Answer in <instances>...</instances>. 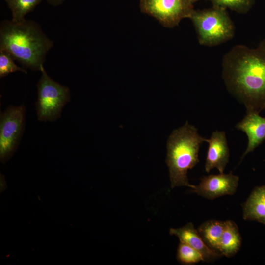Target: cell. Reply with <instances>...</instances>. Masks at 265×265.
Returning <instances> with one entry per match:
<instances>
[{"label": "cell", "instance_id": "obj_3", "mask_svg": "<svg viewBox=\"0 0 265 265\" xmlns=\"http://www.w3.org/2000/svg\"><path fill=\"white\" fill-rule=\"evenodd\" d=\"M207 141L188 121L173 131L167 141L166 159L172 188L180 186L194 188L195 186L188 182L187 173L199 162L200 147Z\"/></svg>", "mask_w": 265, "mask_h": 265}, {"label": "cell", "instance_id": "obj_14", "mask_svg": "<svg viewBox=\"0 0 265 265\" xmlns=\"http://www.w3.org/2000/svg\"><path fill=\"white\" fill-rule=\"evenodd\" d=\"M224 227L225 221L212 219L202 224L197 230L206 244L219 253V243Z\"/></svg>", "mask_w": 265, "mask_h": 265}, {"label": "cell", "instance_id": "obj_8", "mask_svg": "<svg viewBox=\"0 0 265 265\" xmlns=\"http://www.w3.org/2000/svg\"><path fill=\"white\" fill-rule=\"evenodd\" d=\"M239 178L232 173L210 175L201 179L192 192L210 200L234 194L238 186Z\"/></svg>", "mask_w": 265, "mask_h": 265}, {"label": "cell", "instance_id": "obj_18", "mask_svg": "<svg viewBox=\"0 0 265 265\" xmlns=\"http://www.w3.org/2000/svg\"><path fill=\"white\" fill-rule=\"evenodd\" d=\"M14 59L6 51L0 49V78H2L10 73L21 71L26 73L27 71L18 66L14 61Z\"/></svg>", "mask_w": 265, "mask_h": 265}, {"label": "cell", "instance_id": "obj_11", "mask_svg": "<svg viewBox=\"0 0 265 265\" xmlns=\"http://www.w3.org/2000/svg\"><path fill=\"white\" fill-rule=\"evenodd\" d=\"M169 233L177 237L181 242L186 244L198 251L202 255L205 262L213 261L222 255L210 248L206 244L191 222L181 228H170Z\"/></svg>", "mask_w": 265, "mask_h": 265}, {"label": "cell", "instance_id": "obj_21", "mask_svg": "<svg viewBox=\"0 0 265 265\" xmlns=\"http://www.w3.org/2000/svg\"><path fill=\"white\" fill-rule=\"evenodd\" d=\"M191 0L193 3H194V2H196V1H198V0Z\"/></svg>", "mask_w": 265, "mask_h": 265}, {"label": "cell", "instance_id": "obj_15", "mask_svg": "<svg viewBox=\"0 0 265 265\" xmlns=\"http://www.w3.org/2000/svg\"><path fill=\"white\" fill-rule=\"evenodd\" d=\"M43 0H5L10 9L13 21L18 22L25 19L28 13L34 10L35 7Z\"/></svg>", "mask_w": 265, "mask_h": 265}, {"label": "cell", "instance_id": "obj_1", "mask_svg": "<svg viewBox=\"0 0 265 265\" xmlns=\"http://www.w3.org/2000/svg\"><path fill=\"white\" fill-rule=\"evenodd\" d=\"M222 77L246 111L265 109V38L255 48L238 45L223 57Z\"/></svg>", "mask_w": 265, "mask_h": 265}, {"label": "cell", "instance_id": "obj_19", "mask_svg": "<svg viewBox=\"0 0 265 265\" xmlns=\"http://www.w3.org/2000/svg\"><path fill=\"white\" fill-rule=\"evenodd\" d=\"M6 188V183L4 179V177L0 174V193H2Z\"/></svg>", "mask_w": 265, "mask_h": 265}, {"label": "cell", "instance_id": "obj_20", "mask_svg": "<svg viewBox=\"0 0 265 265\" xmlns=\"http://www.w3.org/2000/svg\"><path fill=\"white\" fill-rule=\"evenodd\" d=\"M66 0H46V1L53 6H58L62 4Z\"/></svg>", "mask_w": 265, "mask_h": 265}, {"label": "cell", "instance_id": "obj_12", "mask_svg": "<svg viewBox=\"0 0 265 265\" xmlns=\"http://www.w3.org/2000/svg\"><path fill=\"white\" fill-rule=\"evenodd\" d=\"M243 218L265 225V185L255 187L243 204Z\"/></svg>", "mask_w": 265, "mask_h": 265}, {"label": "cell", "instance_id": "obj_10", "mask_svg": "<svg viewBox=\"0 0 265 265\" xmlns=\"http://www.w3.org/2000/svg\"><path fill=\"white\" fill-rule=\"evenodd\" d=\"M235 127L244 132L248 138L247 146L242 159L265 140V117L259 113L246 111V115Z\"/></svg>", "mask_w": 265, "mask_h": 265}, {"label": "cell", "instance_id": "obj_17", "mask_svg": "<svg viewBox=\"0 0 265 265\" xmlns=\"http://www.w3.org/2000/svg\"><path fill=\"white\" fill-rule=\"evenodd\" d=\"M177 259L181 264L191 265L204 261L202 255L186 244L180 243L177 248Z\"/></svg>", "mask_w": 265, "mask_h": 265}, {"label": "cell", "instance_id": "obj_13", "mask_svg": "<svg viewBox=\"0 0 265 265\" xmlns=\"http://www.w3.org/2000/svg\"><path fill=\"white\" fill-rule=\"evenodd\" d=\"M241 243V238L236 224L232 220L225 221L219 252L227 257H231L239 250Z\"/></svg>", "mask_w": 265, "mask_h": 265}, {"label": "cell", "instance_id": "obj_6", "mask_svg": "<svg viewBox=\"0 0 265 265\" xmlns=\"http://www.w3.org/2000/svg\"><path fill=\"white\" fill-rule=\"evenodd\" d=\"M24 105L9 106L0 115V160L7 162L17 149L25 129Z\"/></svg>", "mask_w": 265, "mask_h": 265}, {"label": "cell", "instance_id": "obj_4", "mask_svg": "<svg viewBox=\"0 0 265 265\" xmlns=\"http://www.w3.org/2000/svg\"><path fill=\"white\" fill-rule=\"evenodd\" d=\"M190 19L201 45L216 46L234 36V26L225 8L212 6L208 9L194 10Z\"/></svg>", "mask_w": 265, "mask_h": 265}, {"label": "cell", "instance_id": "obj_2", "mask_svg": "<svg viewBox=\"0 0 265 265\" xmlns=\"http://www.w3.org/2000/svg\"><path fill=\"white\" fill-rule=\"evenodd\" d=\"M52 42L37 23L24 19L4 20L0 28V49L23 66L40 71Z\"/></svg>", "mask_w": 265, "mask_h": 265}, {"label": "cell", "instance_id": "obj_5", "mask_svg": "<svg viewBox=\"0 0 265 265\" xmlns=\"http://www.w3.org/2000/svg\"><path fill=\"white\" fill-rule=\"evenodd\" d=\"M37 83V100L35 103L37 118L41 121H53L61 116L63 107L70 100V89L54 81L43 66Z\"/></svg>", "mask_w": 265, "mask_h": 265}, {"label": "cell", "instance_id": "obj_9", "mask_svg": "<svg viewBox=\"0 0 265 265\" xmlns=\"http://www.w3.org/2000/svg\"><path fill=\"white\" fill-rule=\"evenodd\" d=\"M207 142L209 143V147L205 171L209 173L212 169L216 168L220 173H223L229 158V150L225 132L215 131Z\"/></svg>", "mask_w": 265, "mask_h": 265}, {"label": "cell", "instance_id": "obj_7", "mask_svg": "<svg viewBox=\"0 0 265 265\" xmlns=\"http://www.w3.org/2000/svg\"><path fill=\"white\" fill-rule=\"evenodd\" d=\"M191 0H140L141 11L157 19L164 26H177L194 11Z\"/></svg>", "mask_w": 265, "mask_h": 265}, {"label": "cell", "instance_id": "obj_16", "mask_svg": "<svg viewBox=\"0 0 265 265\" xmlns=\"http://www.w3.org/2000/svg\"><path fill=\"white\" fill-rule=\"evenodd\" d=\"M213 6L230 9L240 14L247 13L255 3V0H210Z\"/></svg>", "mask_w": 265, "mask_h": 265}]
</instances>
